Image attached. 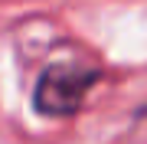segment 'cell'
<instances>
[{"instance_id": "obj_1", "label": "cell", "mask_w": 147, "mask_h": 144, "mask_svg": "<svg viewBox=\"0 0 147 144\" xmlns=\"http://www.w3.org/2000/svg\"><path fill=\"white\" fill-rule=\"evenodd\" d=\"M101 72L75 59H56L39 72L33 85V108L42 118H72L88 98Z\"/></svg>"}]
</instances>
